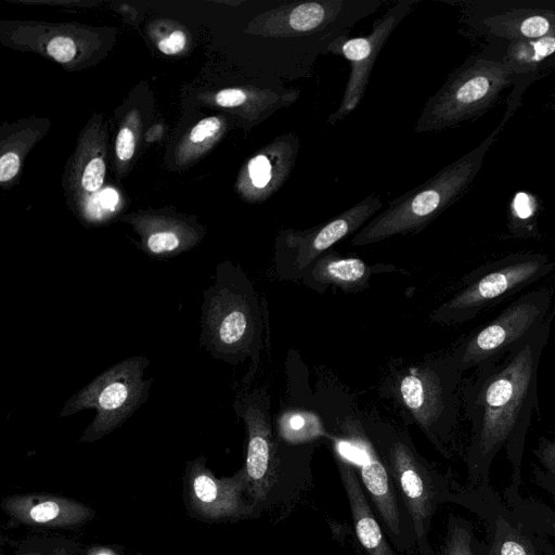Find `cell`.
Segmentation results:
<instances>
[{"instance_id":"1","label":"cell","mask_w":555,"mask_h":555,"mask_svg":"<svg viewBox=\"0 0 555 555\" xmlns=\"http://www.w3.org/2000/svg\"><path fill=\"white\" fill-rule=\"evenodd\" d=\"M548 318L504 356L476 367L462 391L465 416L470 424L465 453L466 486L490 483L496 455L504 454L512 467L509 485L520 488L527 435L539 412L538 374L547 344Z\"/></svg>"},{"instance_id":"2","label":"cell","mask_w":555,"mask_h":555,"mask_svg":"<svg viewBox=\"0 0 555 555\" xmlns=\"http://www.w3.org/2000/svg\"><path fill=\"white\" fill-rule=\"evenodd\" d=\"M383 0H262L250 9L247 36L250 62L262 77L294 81L310 78L321 55Z\"/></svg>"},{"instance_id":"3","label":"cell","mask_w":555,"mask_h":555,"mask_svg":"<svg viewBox=\"0 0 555 555\" xmlns=\"http://www.w3.org/2000/svg\"><path fill=\"white\" fill-rule=\"evenodd\" d=\"M247 434L246 457L242 467L247 495L261 512L283 520L312 486L311 459L315 443L289 444L273 429L270 397L254 389L233 403Z\"/></svg>"},{"instance_id":"4","label":"cell","mask_w":555,"mask_h":555,"mask_svg":"<svg viewBox=\"0 0 555 555\" xmlns=\"http://www.w3.org/2000/svg\"><path fill=\"white\" fill-rule=\"evenodd\" d=\"M463 371L452 352L389 370L380 396L391 400L406 425H416L446 459L459 425Z\"/></svg>"},{"instance_id":"5","label":"cell","mask_w":555,"mask_h":555,"mask_svg":"<svg viewBox=\"0 0 555 555\" xmlns=\"http://www.w3.org/2000/svg\"><path fill=\"white\" fill-rule=\"evenodd\" d=\"M360 416L412 520L418 554L436 555L428 539L433 517L460 483L417 451L408 430L375 412Z\"/></svg>"},{"instance_id":"6","label":"cell","mask_w":555,"mask_h":555,"mask_svg":"<svg viewBox=\"0 0 555 555\" xmlns=\"http://www.w3.org/2000/svg\"><path fill=\"white\" fill-rule=\"evenodd\" d=\"M518 103V100H514L508 104L503 120L478 146L443 167L422 184L388 202L384 210L352 236L350 244H374L396 235L420 233L429 225L468 190L481 169L487 152L514 114Z\"/></svg>"},{"instance_id":"7","label":"cell","mask_w":555,"mask_h":555,"mask_svg":"<svg viewBox=\"0 0 555 555\" xmlns=\"http://www.w3.org/2000/svg\"><path fill=\"white\" fill-rule=\"evenodd\" d=\"M201 346L217 360L235 365L259 360L263 320L257 292L246 272L224 261L203 293Z\"/></svg>"},{"instance_id":"8","label":"cell","mask_w":555,"mask_h":555,"mask_svg":"<svg viewBox=\"0 0 555 555\" xmlns=\"http://www.w3.org/2000/svg\"><path fill=\"white\" fill-rule=\"evenodd\" d=\"M332 451L354 466L362 487L395 548L413 555L416 539L412 520L396 486L361 422L360 411L348 406L322 420Z\"/></svg>"},{"instance_id":"9","label":"cell","mask_w":555,"mask_h":555,"mask_svg":"<svg viewBox=\"0 0 555 555\" xmlns=\"http://www.w3.org/2000/svg\"><path fill=\"white\" fill-rule=\"evenodd\" d=\"M555 269V259L541 253H517L467 274L461 288L431 313L430 321L461 325Z\"/></svg>"},{"instance_id":"10","label":"cell","mask_w":555,"mask_h":555,"mask_svg":"<svg viewBox=\"0 0 555 555\" xmlns=\"http://www.w3.org/2000/svg\"><path fill=\"white\" fill-rule=\"evenodd\" d=\"M149 364L145 356H134L115 363L72 396L59 416L66 417L94 409L95 416L79 441L92 442L111 434L147 400L153 382V378H144Z\"/></svg>"},{"instance_id":"11","label":"cell","mask_w":555,"mask_h":555,"mask_svg":"<svg viewBox=\"0 0 555 555\" xmlns=\"http://www.w3.org/2000/svg\"><path fill=\"white\" fill-rule=\"evenodd\" d=\"M514 77L503 61L469 59L427 100L414 126L417 133L440 131L488 111Z\"/></svg>"},{"instance_id":"12","label":"cell","mask_w":555,"mask_h":555,"mask_svg":"<svg viewBox=\"0 0 555 555\" xmlns=\"http://www.w3.org/2000/svg\"><path fill=\"white\" fill-rule=\"evenodd\" d=\"M384 206L372 193L337 216L306 230L282 229L274 238L273 263L282 281L299 282L311 264L339 241L356 234Z\"/></svg>"},{"instance_id":"13","label":"cell","mask_w":555,"mask_h":555,"mask_svg":"<svg viewBox=\"0 0 555 555\" xmlns=\"http://www.w3.org/2000/svg\"><path fill=\"white\" fill-rule=\"evenodd\" d=\"M552 293L533 289L521 295L493 320L467 335L452 351L463 372L504 356L548 319Z\"/></svg>"},{"instance_id":"14","label":"cell","mask_w":555,"mask_h":555,"mask_svg":"<svg viewBox=\"0 0 555 555\" xmlns=\"http://www.w3.org/2000/svg\"><path fill=\"white\" fill-rule=\"evenodd\" d=\"M418 1L399 0L373 22L372 30L366 36L341 37L331 44L328 53L343 56L350 65V73L339 106L328 115L326 124L337 125L357 108L366 92L382 48Z\"/></svg>"},{"instance_id":"15","label":"cell","mask_w":555,"mask_h":555,"mask_svg":"<svg viewBox=\"0 0 555 555\" xmlns=\"http://www.w3.org/2000/svg\"><path fill=\"white\" fill-rule=\"evenodd\" d=\"M449 503L469 511L481 520L485 528L481 555H539L530 532L490 483L460 485Z\"/></svg>"},{"instance_id":"16","label":"cell","mask_w":555,"mask_h":555,"mask_svg":"<svg viewBox=\"0 0 555 555\" xmlns=\"http://www.w3.org/2000/svg\"><path fill=\"white\" fill-rule=\"evenodd\" d=\"M247 481L241 468L231 477L218 478L196 459L189 470V496L193 509L209 520H241L258 518L261 509L244 498Z\"/></svg>"},{"instance_id":"17","label":"cell","mask_w":555,"mask_h":555,"mask_svg":"<svg viewBox=\"0 0 555 555\" xmlns=\"http://www.w3.org/2000/svg\"><path fill=\"white\" fill-rule=\"evenodd\" d=\"M299 150L300 139L289 131L275 137L253 155L242 182L247 198L260 203L273 196L291 176Z\"/></svg>"},{"instance_id":"18","label":"cell","mask_w":555,"mask_h":555,"mask_svg":"<svg viewBox=\"0 0 555 555\" xmlns=\"http://www.w3.org/2000/svg\"><path fill=\"white\" fill-rule=\"evenodd\" d=\"M339 478L348 500L356 535L369 555H399L389 542L370 503L353 465L333 452Z\"/></svg>"},{"instance_id":"19","label":"cell","mask_w":555,"mask_h":555,"mask_svg":"<svg viewBox=\"0 0 555 555\" xmlns=\"http://www.w3.org/2000/svg\"><path fill=\"white\" fill-rule=\"evenodd\" d=\"M5 512L26 525L68 527L86 521L92 511L85 504L64 496L23 494L8 496L2 502Z\"/></svg>"},{"instance_id":"20","label":"cell","mask_w":555,"mask_h":555,"mask_svg":"<svg viewBox=\"0 0 555 555\" xmlns=\"http://www.w3.org/2000/svg\"><path fill=\"white\" fill-rule=\"evenodd\" d=\"M374 269L376 266L361 258L346 257L332 248L311 264L300 282L319 293L330 287L349 293L361 292L369 286Z\"/></svg>"},{"instance_id":"21","label":"cell","mask_w":555,"mask_h":555,"mask_svg":"<svg viewBox=\"0 0 555 555\" xmlns=\"http://www.w3.org/2000/svg\"><path fill=\"white\" fill-rule=\"evenodd\" d=\"M502 496L530 532L538 553L555 555V511L542 501L524 496L520 488L507 485Z\"/></svg>"},{"instance_id":"22","label":"cell","mask_w":555,"mask_h":555,"mask_svg":"<svg viewBox=\"0 0 555 555\" xmlns=\"http://www.w3.org/2000/svg\"><path fill=\"white\" fill-rule=\"evenodd\" d=\"M493 36L529 40L555 35V10L521 8L490 15L482 21Z\"/></svg>"},{"instance_id":"23","label":"cell","mask_w":555,"mask_h":555,"mask_svg":"<svg viewBox=\"0 0 555 555\" xmlns=\"http://www.w3.org/2000/svg\"><path fill=\"white\" fill-rule=\"evenodd\" d=\"M555 53V35L509 42L503 62L513 75L528 74Z\"/></svg>"},{"instance_id":"24","label":"cell","mask_w":555,"mask_h":555,"mask_svg":"<svg viewBox=\"0 0 555 555\" xmlns=\"http://www.w3.org/2000/svg\"><path fill=\"white\" fill-rule=\"evenodd\" d=\"M481 540L476 535L473 524L450 512L444 537L436 555H481Z\"/></svg>"},{"instance_id":"25","label":"cell","mask_w":555,"mask_h":555,"mask_svg":"<svg viewBox=\"0 0 555 555\" xmlns=\"http://www.w3.org/2000/svg\"><path fill=\"white\" fill-rule=\"evenodd\" d=\"M509 231L521 238L538 236L537 204L526 192L517 193L511 203Z\"/></svg>"},{"instance_id":"26","label":"cell","mask_w":555,"mask_h":555,"mask_svg":"<svg viewBox=\"0 0 555 555\" xmlns=\"http://www.w3.org/2000/svg\"><path fill=\"white\" fill-rule=\"evenodd\" d=\"M532 453L538 465H532L534 481L539 487L555 495V439L540 437Z\"/></svg>"},{"instance_id":"27","label":"cell","mask_w":555,"mask_h":555,"mask_svg":"<svg viewBox=\"0 0 555 555\" xmlns=\"http://www.w3.org/2000/svg\"><path fill=\"white\" fill-rule=\"evenodd\" d=\"M144 244L150 255L166 257L182 250L185 243L177 232L163 230L149 233Z\"/></svg>"},{"instance_id":"28","label":"cell","mask_w":555,"mask_h":555,"mask_svg":"<svg viewBox=\"0 0 555 555\" xmlns=\"http://www.w3.org/2000/svg\"><path fill=\"white\" fill-rule=\"evenodd\" d=\"M105 165L102 158H92L86 166L82 173L81 183L85 190L89 192L98 191L103 183Z\"/></svg>"},{"instance_id":"29","label":"cell","mask_w":555,"mask_h":555,"mask_svg":"<svg viewBox=\"0 0 555 555\" xmlns=\"http://www.w3.org/2000/svg\"><path fill=\"white\" fill-rule=\"evenodd\" d=\"M47 52L60 63L72 61L76 54V46L69 37H54L47 46Z\"/></svg>"},{"instance_id":"30","label":"cell","mask_w":555,"mask_h":555,"mask_svg":"<svg viewBox=\"0 0 555 555\" xmlns=\"http://www.w3.org/2000/svg\"><path fill=\"white\" fill-rule=\"evenodd\" d=\"M221 129V121L217 117H207L198 121L191 130L190 139L194 143L202 142L216 135Z\"/></svg>"},{"instance_id":"31","label":"cell","mask_w":555,"mask_h":555,"mask_svg":"<svg viewBox=\"0 0 555 555\" xmlns=\"http://www.w3.org/2000/svg\"><path fill=\"white\" fill-rule=\"evenodd\" d=\"M135 142L131 130L124 128L116 139V154L121 160H129L134 153Z\"/></svg>"},{"instance_id":"32","label":"cell","mask_w":555,"mask_h":555,"mask_svg":"<svg viewBox=\"0 0 555 555\" xmlns=\"http://www.w3.org/2000/svg\"><path fill=\"white\" fill-rule=\"evenodd\" d=\"M20 169L18 155L13 152L3 154L0 158V181L7 182L14 178Z\"/></svg>"},{"instance_id":"33","label":"cell","mask_w":555,"mask_h":555,"mask_svg":"<svg viewBox=\"0 0 555 555\" xmlns=\"http://www.w3.org/2000/svg\"><path fill=\"white\" fill-rule=\"evenodd\" d=\"M185 46V35L181 30H176L169 37L158 43V49L165 54H176Z\"/></svg>"},{"instance_id":"34","label":"cell","mask_w":555,"mask_h":555,"mask_svg":"<svg viewBox=\"0 0 555 555\" xmlns=\"http://www.w3.org/2000/svg\"><path fill=\"white\" fill-rule=\"evenodd\" d=\"M100 202L104 208L113 210L118 202V195L114 190L107 189L100 194Z\"/></svg>"},{"instance_id":"35","label":"cell","mask_w":555,"mask_h":555,"mask_svg":"<svg viewBox=\"0 0 555 555\" xmlns=\"http://www.w3.org/2000/svg\"><path fill=\"white\" fill-rule=\"evenodd\" d=\"M98 555H111V554H108V553H100Z\"/></svg>"}]
</instances>
